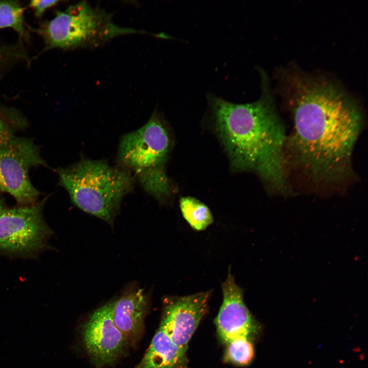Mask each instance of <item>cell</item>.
Instances as JSON below:
<instances>
[{"mask_svg": "<svg viewBox=\"0 0 368 368\" xmlns=\"http://www.w3.org/2000/svg\"><path fill=\"white\" fill-rule=\"evenodd\" d=\"M186 352L171 339L160 325L136 368H187Z\"/></svg>", "mask_w": 368, "mask_h": 368, "instance_id": "12", "label": "cell"}, {"mask_svg": "<svg viewBox=\"0 0 368 368\" xmlns=\"http://www.w3.org/2000/svg\"><path fill=\"white\" fill-rule=\"evenodd\" d=\"M221 288L223 301L216 318L220 338L225 343L239 337L250 338L257 331V325L244 302L243 289L230 270Z\"/></svg>", "mask_w": 368, "mask_h": 368, "instance_id": "10", "label": "cell"}, {"mask_svg": "<svg viewBox=\"0 0 368 368\" xmlns=\"http://www.w3.org/2000/svg\"><path fill=\"white\" fill-rule=\"evenodd\" d=\"M112 302L96 310L86 321L82 333L86 351L97 367L113 363L129 343L115 325Z\"/></svg>", "mask_w": 368, "mask_h": 368, "instance_id": "8", "label": "cell"}, {"mask_svg": "<svg viewBox=\"0 0 368 368\" xmlns=\"http://www.w3.org/2000/svg\"><path fill=\"white\" fill-rule=\"evenodd\" d=\"M8 113L0 107V139L13 134L18 125L21 123L17 118L10 117Z\"/></svg>", "mask_w": 368, "mask_h": 368, "instance_id": "16", "label": "cell"}, {"mask_svg": "<svg viewBox=\"0 0 368 368\" xmlns=\"http://www.w3.org/2000/svg\"><path fill=\"white\" fill-rule=\"evenodd\" d=\"M171 147L170 132L156 111L142 127L123 135L119 145V166L130 171L147 193L162 202L174 192L166 172Z\"/></svg>", "mask_w": 368, "mask_h": 368, "instance_id": "4", "label": "cell"}, {"mask_svg": "<svg viewBox=\"0 0 368 368\" xmlns=\"http://www.w3.org/2000/svg\"><path fill=\"white\" fill-rule=\"evenodd\" d=\"M46 199L9 209L0 214V249L19 256L36 254L44 248L52 234L43 217Z\"/></svg>", "mask_w": 368, "mask_h": 368, "instance_id": "7", "label": "cell"}, {"mask_svg": "<svg viewBox=\"0 0 368 368\" xmlns=\"http://www.w3.org/2000/svg\"><path fill=\"white\" fill-rule=\"evenodd\" d=\"M225 357L229 362L240 365L248 364L254 356V349L250 338H236L227 343Z\"/></svg>", "mask_w": 368, "mask_h": 368, "instance_id": "15", "label": "cell"}, {"mask_svg": "<svg viewBox=\"0 0 368 368\" xmlns=\"http://www.w3.org/2000/svg\"><path fill=\"white\" fill-rule=\"evenodd\" d=\"M148 308L147 295L141 289L129 290L112 302V317L129 344L138 340Z\"/></svg>", "mask_w": 368, "mask_h": 368, "instance_id": "11", "label": "cell"}, {"mask_svg": "<svg viewBox=\"0 0 368 368\" xmlns=\"http://www.w3.org/2000/svg\"><path fill=\"white\" fill-rule=\"evenodd\" d=\"M57 172L59 184L75 205L111 226L135 180L128 170L103 160L82 158Z\"/></svg>", "mask_w": 368, "mask_h": 368, "instance_id": "3", "label": "cell"}, {"mask_svg": "<svg viewBox=\"0 0 368 368\" xmlns=\"http://www.w3.org/2000/svg\"><path fill=\"white\" fill-rule=\"evenodd\" d=\"M9 55L10 53H9V50L5 49L0 45V63L1 61H4L5 60L6 57H9Z\"/></svg>", "mask_w": 368, "mask_h": 368, "instance_id": "18", "label": "cell"}, {"mask_svg": "<svg viewBox=\"0 0 368 368\" xmlns=\"http://www.w3.org/2000/svg\"><path fill=\"white\" fill-rule=\"evenodd\" d=\"M46 165L31 140L14 134L0 139V193L10 194L21 206L36 203L40 194L31 181L29 171Z\"/></svg>", "mask_w": 368, "mask_h": 368, "instance_id": "6", "label": "cell"}, {"mask_svg": "<svg viewBox=\"0 0 368 368\" xmlns=\"http://www.w3.org/2000/svg\"><path fill=\"white\" fill-rule=\"evenodd\" d=\"M212 291L186 296H169L164 300L161 325L172 341L187 352L188 343L206 313Z\"/></svg>", "mask_w": 368, "mask_h": 368, "instance_id": "9", "label": "cell"}, {"mask_svg": "<svg viewBox=\"0 0 368 368\" xmlns=\"http://www.w3.org/2000/svg\"><path fill=\"white\" fill-rule=\"evenodd\" d=\"M256 101L235 103L208 95L211 114L232 167L255 172L270 191L290 193L285 147L286 136L275 109L266 75Z\"/></svg>", "mask_w": 368, "mask_h": 368, "instance_id": "2", "label": "cell"}, {"mask_svg": "<svg viewBox=\"0 0 368 368\" xmlns=\"http://www.w3.org/2000/svg\"><path fill=\"white\" fill-rule=\"evenodd\" d=\"M179 208L183 218L194 230L203 231L213 222L209 208L195 197H181Z\"/></svg>", "mask_w": 368, "mask_h": 368, "instance_id": "13", "label": "cell"}, {"mask_svg": "<svg viewBox=\"0 0 368 368\" xmlns=\"http://www.w3.org/2000/svg\"><path fill=\"white\" fill-rule=\"evenodd\" d=\"M293 130L285 153L314 182L337 184L352 176V156L363 125L359 106L322 78L296 70L282 74Z\"/></svg>", "mask_w": 368, "mask_h": 368, "instance_id": "1", "label": "cell"}, {"mask_svg": "<svg viewBox=\"0 0 368 368\" xmlns=\"http://www.w3.org/2000/svg\"><path fill=\"white\" fill-rule=\"evenodd\" d=\"M34 30L43 39L46 49L65 50L98 47L119 36L147 33L119 26L110 13L85 1L57 11L52 19Z\"/></svg>", "mask_w": 368, "mask_h": 368, "instance_id": "5", "label": "cell"}, {"mask_svg": "<svg viewBox=\"0 0 368 368\" xmlns=\"http://www.w3.org/2000/svg\"><path fill=\"white\" fill-rule=\"evenodd\" d=\"M60 2L58 0H35L29 2V6L33 9L37 18H40L47 10L56 5Z\"/></svg>", "mask_w": 368, "mask_h": 368, "instance_id": "17", "label": "cell"}, {"mask_svg": "<svg viewBox=\"0 0 368 368\" xmlns=\"http://www.w3.org/2000/svg\"><path fill=\"white\" fill-rule=\"evenodd\" d=\"M5 209V203L3 198L0 195V214Z\"/></svg>", "mask_w": 368, "mask_h": 368, "instance_id": "19", "label": "cell"}, {"mask_svg": "<svg viewBox=\"0 0 368 368\" xmlns=\"http://www.w3.org/2000/svg\"><path fill=\"white\" fill-rule=\"evenodd\" d=\"M17 1H0V29L11 28L24 39L27 33L24 25V11Z\"/></svg>", "mask_w": 368, "mask_h": 368, "instance_id": "14", "label": "cell"}]
</instances>
